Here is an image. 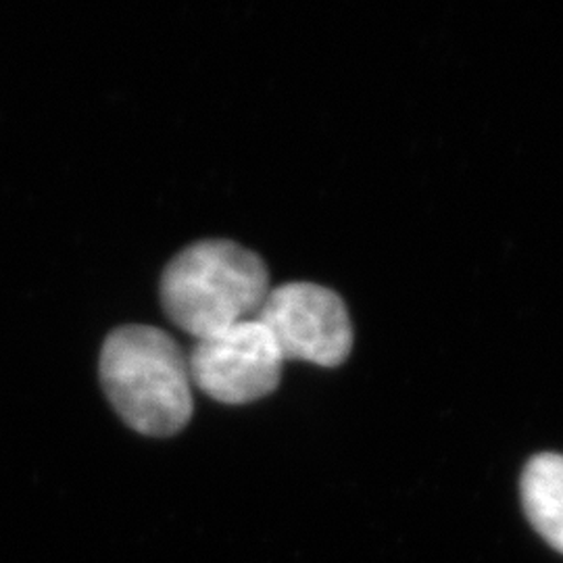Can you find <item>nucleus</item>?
<instances>
[{"label": "nucleus", "mask_w": 563, "mask_h": 563, "mask_svg": "<svg viewBox=\"0 0 563 563\" xmlns=\"http://www.w3.org/2000/svg\"><path fill=\"white\" fill-rule=\"evenodd\" d=\"M269 290L262 257L232 241H201L184 249L162 278L167 318L197 341L255 320Z\"/></svg>", "instance_id": "f03ea898"}, {"label": "nucleus", "mask_w": 563, "mask_h": 563, "mask_svg": "<svg viewBox=\"0 0 563 563\" xmlns=\"http://www.w3.org/2000/svg\"><path fill=\"white\" fill-rule=\"evenodd\" d=\"M278 344L257 318L199 339L188 355L190 380L216 401H257L280 383Z\"/></svg>", "instance_id": "20e7f679"}, {"label": "nucleus", "mask_w": 563, "mask_h": 563, "mask_svg": "<svg viewBox=\"0 0 563 563\" xmlns=\"http://www.w3.org/2000/svg\"><path fill=\"white\" fill-rule=\"evenodd\" d=\"M257 320L278 344L282 360L341 365L353 349V325L341 297L320 284L290 282L272 288Z\"/></svg>", "instance_id": "7ed1b4c3"}, {"label": "nucleus", "mask_w": 563, "mask_h": 563, "mask_svg": "<svg viewBox=\"0 0 563 563\" xmlns=\"http://www.w3.org/2000/svg\"><path fill=\"white\" fill-rule=\"evenodd\" d=\"M522 505L534 530L563 553V455L541 453L526 463Z\"/></svg>", "instance_id": "39448f33"}, {"label": "nucleus", "mask_w": 563, "mask_h": 563, "mask_svg": "<svg viewBox=\"0 0 563 563\" xmlns=\"http://www.w3.org/2000/svg\"><path fill=\"white\" fill-rule=\"evenodd\" d=\"M101 380L121 420L141 434L169 437L190 422L188 357L159 328L113 330L102 344Z\"/></svg>", "instance_id": "f257e3e1"}]
</instances>
